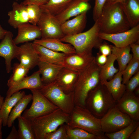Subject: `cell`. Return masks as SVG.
Segmentation results:
<instances>
[{
  "instance_id": "cell-23",
  "label": "cell",
  "mask_w": 139,
  "mask_h": 139,
  "mask_svg": "<svg viewBox=\"0 0 139 139\" xmlns=\"http://www.w3.org/2000/svg\"><path fill=\"white\" fill-rule=\"evenodd\" d=\"M33 43L42 46L53 51L69 55L76 53L74 47L69 43H65L60 39L41 38L34 41Z\"/></svg>"
},
{
  "instance_id": "cell-37",
  "label": "cell",
  "mask_w": 139,
  "mask_h": 139,
  "mask_svg": "<svg viewBox=\"0 0 139 139\" xmlns=\"http://www.w3.org/2000/svg\"><path fill=\"white\" fill-rule=\"evenodd\" d=\"M26 5L29 23L37 25L42 13V10L39 6L37 5L30 4Z\"/></svg>"
},
{
  "instance_id": "cell-44",
  "label": "cell",
  "mask_w": 139,
  "mask_h": 139,
  "mask_svg": "<svg viewBox=\"0 0 139 139\" xmlns=\"http://www.w3.org/2000/svg\"><path fill=\"white\" fill-rule=\"evenodd\" d=\"M6 139H19V133L17 131L14 125L11 132L6 138Z\"/></svg>"
},
{
  "instance_id": "cell-52",
  "label": "cell",
  "mask_w": 139,
  "mask_h": 139,
  "mask_svg": "<svg viewBox=\"0 0 139 139\" xmlns=\"http://www.w3.org/2000/svg\"><path fill=\"white\" fill-rule=\"evenodd\" d=\"M79 0L82 1V2H88V1H89L90 0Z\"/></svg>"
},
{
  "instance_id": "cell-14",
  "label": "cell",
  "mask_w": 139,
  "mask_h": 139,
  "mask_svg": "<svg viewBox=\"0 0 139 139\" xmlns=\"http://www.w3.org/2000/svg\"><path fill=\"white\" fill-rule=\"evenodd\" d=\"M19 47L16 58L21 65L29 70L38 65L40 59L34 48L32 43L25 42Z\"/></svg>"
},
{
  "instance_id": "cell-48",
  "label": "cell",
  "mask_w": 139,
  "mask_h": 139,
  "mask_svg": "<svg viewBox=\"0 0 139 139\" xmlns=\"http://www.w3.org/2000/svg\"><path fill=\"white\" fill-rule=\"evenodd\" d=\"M7 31L4 29L0 24V40L4 38Z\"/></svg>"
},
{
  "instance_id": "cell-13",
  "label": "cell",
  "mask_w": 139,
  "mask_h": 139,
  "mask_svg": "<svg viewBox=\"0 0 139 139\" xmlns=\"http://www.w3.org/2000/svg\"><path fill=\"white\" fill-rule=\"evenodd\" d=\"M13 37L12 33L8 31L0 43V57L5 59L6 70L8 73L12 70V60L16 58L20 48L19 46L14 43Z\"/></svg>"
},
{
  "instance_id": "cell-7",
  "label": "cell",
  "mask_w": 139,
  "mask_h": 139,
  "mask_svg": "<svg viewBox=\"0 0 139 139\" xmlns=\"http://www.w3.org/2000/svg\"><path fill=\"white\" fill-rule=\"evenodd\" d=\"M39 90L64 112L69 115L71 113L75 106L73 92L66 93L55 81L44 85Z\"/></svg>"
},
{
  "instance_id": "cell-50",
  "label": "cell",
  "mask_w": 139,
  "mask_h": 139,
  "mask_svg": "<svg viewBox=\"0 0 139 139\" xmlns=\"http://www.w3.org/2000/svg\"><path fill=\"white\" fill-rule=\"evenodd\" d=\"M135 95L136 96L139 97V88L138 86L136 88L134 91Z\"/></svg>"
},
{
  "instance_id": "cell-11",
  "label": "cell",
  "mask_w": 139,
  "mask_h": 139,
  "mask_svg": "<svg viewBox=\"0 0 139 139\" xmlns=\"http://www.w3.org/2000/svg\"><path fill=\"white\" fill-rule=\"evenodd\" d=\"M98 36L103 40L111 42L116 47H126L139 41V24L125 31L111 34L100 32Z\"/></svg>"
},
{
  "instance_id": "cell-6",
  "label": "cell",
  "mask_w": 139,
  "mask_h": 139,
  "mask_svg": "<svg viewBox=\"0 0 139 139\" xmlns=\"http://www.w3.org/2000/svg\"><path fill=\"white\" fill-rule=\"evenodd\" d=\"M70 115L58 108L48 114L31 120L35 139H44L47 133L55 130L62 125L67 124Z\"/></svg>"
},
{
  "instance_id": "cell-47",
  "label": "cell",
  "mask_w": 139,
  "mask_h": 139,
  "mask_svg": "<svg viewBox=\"0 0 139 139\" xmlns=\"http://www.w3.org/2000/svg\"><path fill=\"white\" fill-rule=\"evenodd\" d=\"M127 0H107L105 5H111L117 3L123 4L125 3Z\"/></svg>"
},
{
  "instance_id": "cell-25",
  "label": "cell",
  "mask_w": 139,
  "mask_h": 139,
  "mask_svg": "<svg viewBox=\"0 0 139 139\" xmlns=\"http://www.w3.org/2000/svg\"><path fill=\"white\" fill-rule=\"evenodd\" d=\"M37 66L43 85L55 81L59 72L63 66L40 60Z\"/></svg>"
},
{
  "instance_id": "cell-24",
  "label": "cell",
  "mask_w": 139,
  "mask_h": 139,
  "mask_svg": "<svg viewBox=\"0 0 139 139\" xmlns=\"http://www.w3.org/2000/svg\"><path fill=\"white\" fill-rule=\"evenodd\" d=\"M123 71H119L109 81L104 80L100 83L104 85L116 102L123 95L126 90V85L122 83Z\"/></svg>"
},
{
  "instance_id": "cell-16",
  "label": "cell",
  "mask_w": 139,
  "mask_h": 139,
  "mask_svg": "<svg viewBox=\"0 0 139 139\" xmlns=\"http://www.w3.org/2000/svg\"><path fill=\"white\" fill-rule=\"evenodd\" d=\"M39 70L31 75L25 76L17 83L8 88L6 98L11 96L14 93L24 89L39 90L43 85Z\"/></svg>"
},
{
  "instance_id": "cell-31",
  "label": "cell",
  "mask_w": 139,
  "mask_h": 139,
  "mask_svg": "<svg viewBox=\"0 0 139 139\" xmlns=\"http://www.w3.org/2000/svg\"><path fill=\"white\" fill-rule=\"evenodd\" d=\"M73 0H49L46 4L40 6L56 16L62 13Z\"/></svg>"
},
{
  "instance_id": "cell-21",
  "label": "cell",
  "mask_w": 139,
  "mask_h": 139,
  "mask_svg": "<svg viewBox=\"0 0 139 139\" xmlns=\"http://www.w3.org/2000/svg\"><path fill=\"white\" fill-rule=\"evenodd\" d=\"M12 7V10L8 13L9 17L8 22L11 26L17 29L20 25L29 23L26 5L22 2L19 4L14 2Z\"/></svg>"
},
{
  "instance_id": "cell-40",
  "label": "cell",
  "mask_w": 139,
  "mask_h": 139,
  "mask_svg": "<svg viewBox=\"0 0 139 139\" xmlns=\"http://www.w3.org/2000/svg\"><path fill=\"white\" fill-rule=\"evenodd\" d=\"M107 0H95L93 9V18L94 22L100 17Z\"/></svg>"
},
{
  "instance_id": "cell-26",
  "label": "cell",
  "mask_w": 139,
  "mask_h": 139,
  "mask_svg": "<svg viewBox=\"0 0 139 139\" xmlns=\"http://www.w3.org/2000/svg\"><path fill=\"white\" fill-rule=\"evenodd\" d=\"M121 4L131 28L139 24V0H127Z\"/></svg>"
},
{
  "instance_id": "cell-49",
  "label": "cell",
  "mask_w": 139,
  "mask_h": 139,
  "mask_svg": "<svg viewBox=\"0 0 139 139\" xmlns=\"http://www.w3.org/2000/svg\"><path fill=\"white\" fill-rule=\"evenodd\" d=\"M2 119L0 117V139H2Z\"/></svg>"
},
{
  "instance_id": "cell-45",
  "label": "cell",
  "mask_w": 139,
  "mask_h": 139,
  "mask_svg": "<svg viewBox=\"0 0 139 139\" xmlns=\"http://www.w3.org/2000/svg\"><path fill=\"white\" fill-rule=\"evenodd\" d=\"M107 60V56L101 54L98 55L97 58H95V60L99 65H102L106 62Z\"/></svg>"
},
{
  "instance_id": "cell-1",
  "label": "cell",
  "mask_w": 139,
  "mask_h": 139,
  "mask_svg": "<svg viewBox=\"0 0 139 139\" xmlns=\"http://www.w3.org/2000/svg\"><path fill=\"white\" fill-rule=\"evenodd\" d=\"M95 59L79 72L73 92L75 105L85 107V100L89 93L100 83L101 67Z\"/></svg>"
},
{
  "instance_id": "cell-27",
  "label": "cell",
  "mask_w": 139,
  "mask_h": 139,
  "mask_svg": "<svg viewBox=\"0 0 139 139\" xmlns=\"http://www.w3.org/2000/svg\"><path fill=\"white\" fill-rule=\"evenodd\" d=\"M24 91H19L11 96L6 98L0 111V117L2 120L3 126H7L9 114L12 108L17 102L24 95Z\"/></svg>"
},
{
  "instance_id": "cell-15",
  "label": "cell",
  "mask_w": 139,
  "mask_h": 139,
  "mask_svg": "<svg viewBox=\"0 0 139 139\" xmlns=\"http://www.w3.org/2000/svg\"><path fill=\"white\" fill-rule=\"evenodd\" d=\"M95 59L92 53L79 54L75 53L66 55L63 66L79 72L91 64Z\"/></svg>"
},
{
  "instance_id": "cell-18",
  "label": "cell",
  "mask_w": 139,
  "mask_h": 139,
  "mask_svg": "<svg viewBox=\"0 0 139 139\" xmlns=\"http://www.w3.org/2000/svg\"><path fill=\"white\" fill-rule=\"evenodd\" d=\"M18 29L17 35L13 39L14 43L16 45L41 38V31L37 25L29 23H25L19 26Z\"/></svg>"
},
{
  "instance_id": "cell-53",
  "label": "cell",
  "mask_w": 139,
  "mask_h": 139,
  "mask_svg": "<svg viewBox=\"0 0 139 139\" xmlns=\"http://www.w3.org/2000/svg\"><path fill=\"white\" fill-rule=\"evenodd\" d=\"M16 1H18V0H16Z\"/></svg>"
},
{
  "instance_id": "cell-35",
  "label": "cell",
  "mask_w": 139,
  "mask_h": 139,
  "mask_svg": "<svg viewBox=\"0 0 139 139\" xmlns=\"http://www.w3.org/2000/svg\"><path fill=\"white\" fill-rule=\"evenodd\" d=\"M66 127L68 139H101L100 137L80 128H71L66 124Z\"/></svg>"
},
{
  "instance_id": "cell-29",
  "label": "cell",
  "mask_w": 139,
  "mask_h": 139,
  "mask_svg": "<svg viewBox=\"0 0 139 139\" xmlns=\"http://www.w3.org/2000/svg\"><path fill=\"white\" fill-rule=\"evenodd\" d=\"M32 94L24 95L16 103L12 110L8 116L7 126L10 128L12 126L14 120L25 109L32 100Z\"/></svg>"
},
{
  "instance_id": "cell-32",
  "label": "cell",
  "mask_w": 139,
  "mask_h": 139,
  "mask_svg": "<svg viewBox=\"0 0 139 139\" xmlns=\"http://www.w3.org/2000/svg\"><path fill=\"white\" fill-rule=\"evenodd\" d=\"M17 118L19 139H35L31 121L21 115Z\"/></svg>"
},
{
  "instance_id": "cell-17",
  "label": "cell",
  "mask_w": 139,
  "mask_h": 139,
  "mask_svg": "<svg viewBox=\"0 0 139 139\" xmlns=\"http://www.w3.org/2000/svg\"><path fill=\"white\" fill-rule=\"evenodd\" d=\"M79 72L63 66L55 81L66 93L73 92Z\"/></svg>"
},
{
  "instance_id": "cell-28",
  "label": "cell",
  "mask_w": 139,
  "mask_h": 139,
  "mask_svg": "<svg viewBox=\"0 0 139 139\" xmlns=\"http://www.w3.org/2000/svg\"><path fill=\"white\" fill-rule=\"evenodd\" d=\"M111 54L116 58L119 68V71H123L133 58L130 53V46L124 47H118L114 45H110Z\"/></svg>"
},
{
  "instance_id": "cell-30",
  "label": "cell",
  "mask_w": 139,
  "mask_h": 139,
  "mask_svg": "<svg viewBox=\"0 0 139 139\" xmlns=\"http://www.w3.org/2000/svg\"><path fill=\"white\" fill-rule=\"evenodd\" d=\"M116 60L115 56L111 54L107 56V60L106 63L101 65L99 72V77L101 81L111 80L114 75L119 71L114 66Z\"/></svg>"
},
{
  "instance_id": "cell-2",
  "label": "cell",
  "mask_w": 139,
  "mask_h": 139,
  "mask_svg": "<svg viewBox=\"0 0 139 139\" xmlns=\"http://www.w3.org/2000/svg\"><path fill=\"white\" fill-rule=\"evenodd\" d=\"M99 19L100 32L114 34L131 28L120 3L105 5Z\"/></svg>"
},
{
  "instance_id": "cell-33",
  "label": "cell",
  "mask_w": 139,
  "mask_h": 139,
  "mask_svg": "<svg viewBox=\"0 0 139 139\" xmlns=\"http://www.w3.org/2000/svg\"><path fill=\"white\" fill-rule=\"evenodd\" d=\"M139 126V121L132 119L129 125L120 130L113 133H105V135L110 139H129L132 133Z\"/></svg>"
},
{
  "instance_id": "cell-54",
  "label": "cell",
  "mask_w": 139,
  "mask_h": 139,
  "mask_svg": "<svg viewBox=\"0 0 139 139\" xmlns=\"http://www.w3.org/2000/svg\"></svg>"
},
{
  "instance_id": "cell-42",
  "label": "cell",
  "mask_w": 139,
  "mask_h": 139,
  "mask_svg": "<svg viewBox=\"0 0 139 139\" xmlns=\"http://www.w3.org/2000/svg\"><path fill=\"white\" fill-rule=\"evenodd\" d=\"M133 54V57L139 60V45L138 43H133L130 45Z\"/></svg>"
},
{
  "instance_id": "cell-9",
  "label": "cell",
  "mask_w": 139,
  "mask_h": 139,
  "mask_svg": "<svg viewBox=\"0 0 139 139\" xmlns=\"http://www.w3.org/2000/svg\"><path fill=\"white\" fill-rule=\"evenodd\" d=\"M32 95V102L28 109L26 110L22 115L31 120L36 118L49 113L58 107L45 97L38 89L30 90Z\"/></svg>"
},
{
  "instance_id": "cell-12",
  "label": "cell",
  "mask_w": 139,
  "mask_h": 139,
  "mask_svg": "<svg viewBox=\"0 0 139 139\" xmlns=\"http://www.w3.org/2000/svg\"><path fill=\"white\" fill-rule=\"evenodd\" d=\"M115 106L132 119L139 120V97L134 92L125 91L121 98L116 102Z\"/></svg>"
},
{
  "instance_id": "cell-20",
  "label": "cell",
  "mask_w": 139,
  "mask_h": 139,
  "mask_svg": "<svg viewBox=\"0 0 139 139\" xmlns=\"http://www.w3.org/2000/svg\"><path fill=\"white\" fill-rule=\"evenodd\" d=\"M32 45L39 56L40 60L63 66L66 54L63 53L53 51L33 43Z\"/></svg>"
},
{
  "instance_id": "cell-22",
  "label": "cell",
  "mask_w": 139,
  "mask_h": 139,
  "mask_svg": "<svg viewBox=\"0 0 139 139\" xmlns=\"http://www.w3.org/2000/svg\"><path fill=\"white\" fill-rule=\"evenodd\" d=\"M87 12H84L61 24L62 31L65 36L73 35L82 32L86 24Z\"/></svg>"
},
{
  "instance_id": "cell-36",
  "label": "cell",
  "mask_w": 139,
  "mask_h": 139,
  "mask_svg": "<svg viewBox=\"0 0 139 139\" xmlns=\"http://www.w3.org/2000/svg\"><path fill=\"white\" fill-rule=\"evenodd\" d=\"M139 60L132 58L123 71V84H126L130 79L139 71Z\"/></svg>"
},
{
  "instance_id": "cell-5",
  "label": "cell",
  "mask_w": 139,
  "mask_h": 139,
  "mask_svg": "<svg viewBox=\"0 0 139 139\" xmlns=\"http://www.w3.org/2000/svg\"><path fill=\"white\" fill-rule=\"evenodd\" d=\"M116 103L106 86L100 83L88 93L85 107L97 117L101 118Z\"/></svg>"
},
{
  "instance_id": "cell-10",
  "label": "cell",
  "mask_w": 139,
  "mask_h": 139,
  "mask_svg": "<svg viewBox=\"0 0 139 139\" xmlns=\"http://www.w3.org/2000/svg\"><path fill=\"white\" fill-rule=\"evenodd\" d=\"M42 10L37 24L41 31V38L60 39L64 37L65 35L62 31L61 24L55 16L46 10Z\"/></svg>"
},
{
  "instance_id": "cell-19",
  "label": "cell",
  "mask_w": 139,
  "mask_h": 139,
  "mask_svg": "<svg viewBox=\"0 0 139 139\" xmlns=\"http://www.w3.org/2000/svg\"><path fill=\"white\" fill-rule=\"evenodd\" d=\"M91 8V6L88 2L74 0L62 13L55 16L61 24L71 18L87 11Z\"/></svg>"
},
{
  "instance_id": "cell-3",
  "label": "cell",
  "mask_w": 139,
  "mask_h": 139,
  "mask_svg": "<svg viewBox=\"0 0 139 139\" xmlns=\"http://www.w3.org/2000/svg\"><path fill=\"white\" fill-rule=\"evenodd\" d=\"M100 29V23L98 18L88 30L74 35L65 36L60 40L72 45L76 53H92L93 48H99L102 44L103 40L98 36Z\"/></svg>"
},
{
  "instance_id": "cell-51",
  "label": "cell",
  "mask_w": 139,
  "mask_h": 139,
  "mask_svg": "<svg viewBox=\"0 0 139 139\" xmlns=\"http://www.w3.org/2000/svg\"><path fill=\"white\" fill-rule=\"evenodd\" d=\"M4 100L3 97L0 95V111L4 102Z\"/></svg>"
},
{
  "instance_id": "cell-34",
  "label": "cell",
  "mask_w": 139,
  "mask_h": 139,
  "mask_svg": "<svg viewBox=\"0 0 139 139\" xmlns=\"http://www.w3.org/2000/svg\"><path fill=\"white\" fill-rule=\"evenodd\" d=\"M12 69V73L7 82L8 88L17 83L26 76L29 70L20 63H15Z\"/></svg>"
},
{
  "instance_id": "cell-41",
  "label": "cell",
  "mask_w": 139,
  "mask_h": 139,
  "mask_svg": "<svg viewBox=\"0 0 139 139\" xmlns=\"http://www.w3.org/2000/svg\"><path fill=\"white\" fill-rule=\"evenodd\" d=\"M101 54L107 56L111 54L110 46L106 44H102L99 48Z\"/></svg>"
},
{
  "instance_id": "cell-8",
  "label": "cell",
  "mask_w": 139,
  "mask_h": 139,
  "mask_svg": "<svg viewBox=\"0 0 139 139\" xmlns=\"http://www.w3.org/2000/svg\"><path fill=\"white\" fill-rule=\"evenodd\" d=\"M132 120L115 106L100 118L102 130L104 133L116 132L129 125Z\"/></svg>"
},
{
  "instance_id": "cell-39",
  "label": "cell",
  "mask_w": 139,
  "mask_h": 139,
  "mask_svg": "<svg viewBox=\"0 0 139 139\" xmlns=\"http://www.w3.org/2000/svg\"><path fill=\"white\" fill-rule=\"evenodd\" d=\"M139 85V71H138L132 76L125 84L126 91L134 92Z\"/></svg>"
},
{
  "instance_id": "cell-43",
  "label": "cell",
  "mask_w": 139,
  "mask_h": 139,
  "mask_svg": "<svg viewBox=\"0 0 139 139\" xmlns=\"http://www.w3.org/2000/svg\"><path fill=\"white\" fill-rule=\"evenodd\" d=\"M49 0H25L22 3L26 5L30 4H34L39 6L46 4Z\"/></svg>"
},
{
  "instance_id": "cell-4",
  "label": "cell",
  "mask_w": 139,
  "mask_h": 139,
  "mask_svg": "<svg viewBox=\"0 0 139 139\" xmlns=\"http://www.w3.org/2000/svg\"><path fill=\"white\" fill-rule=\"evenodd\" d=\"M71 128H79L100 137L107 139L102 130L100 119L93 115L85 107L75 106L66 124Z\"/></svg>"
},
{
  "instance_id": "cell-46",
  "label": "cell",
  "mask_w": 139,
  "mask_h": 139,
  "mask_svg": "<svg viewBox=\"0 0 139 139\" xmlns=\"http://www.w3.org/2000/svg\"><path fill=\"white\" fill-rule=\"evenodd\" d=\"M139 139V126L132 133L129 139Z\"/></svg>"
},
{
  "instance_id": "cell-38",
  "label": "cell",
  "mask_w": 139,
  "mask_h": 139,
  "mask_svg": "<svg viewBox=\"0 0 139 139\" xmlns=\"http://www.w3.org/2000/svg\"><path fill=\"white\" fill-rule=\"evenodd\" d=\"M44 139H68L66 124L62 125L55 130L46 134Z\"/></svg>"
}]
</instances>
